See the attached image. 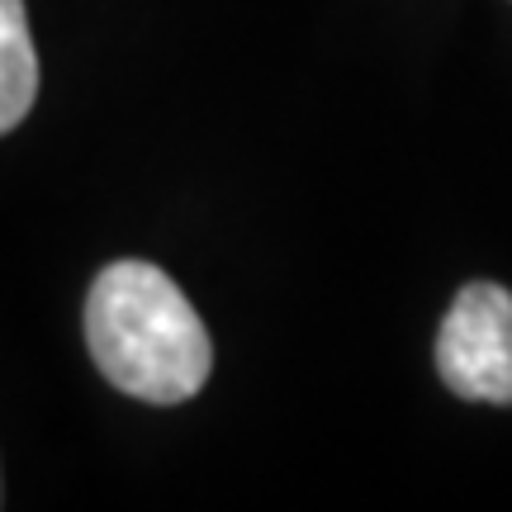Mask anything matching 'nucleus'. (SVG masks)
<instances>
[{
  "instance_id": "obj_1",
  "label": "nucleus",
  "mask_w": 512,
  "mask_h": 512,
  "mask_svg": "<svg viewBox=\"0 0 512 512\" xmlns=\"http://www.w3.org/2000/svg\"><path fill=\"white\" fill-rule=\"evenodd\" d=\"M86 347L114 389L157 408L195 399L214 370L204 318L152 261H114L95 275L86 294Z\"/></svg>"
},
{
  "instance_id": "obj_2",
  "label": "nucleus",
  "mask_w": 512,
  "mask_h": 512,
  "mask_svg": "<svg viewBox=\"0 0 512 512\" xmlns=\"http://www.w3.org/2000/svg\"><path fill=\"white\" fill-rule=\"evenodd\" d=\"M437 375L470 403H512V290L475 280L437 332Z\"/></svg>"
},
{
  "instance_id": "obj_3",
  "label": "nucleus",
  "mask_w": 512,
  "mask_h": 512,
  "mask_svg": "<svg viewBox=\"0 0 512 512\" xmlns=\"http://www.w3.org/2000/svg\"><path fill=\"white\" fill-rule=\"evenodd\" d=\"M38 95V57L24 0H0V133L24 124Z\"/></svg>"
}]
</instances>
